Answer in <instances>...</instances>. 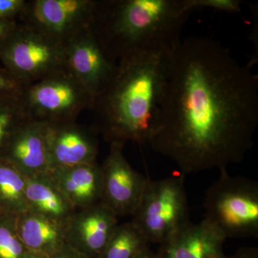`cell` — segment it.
Wrapping results in <instances>:
<instances>
[{
	"label": "cell",
	"mask_w": 258,
	"mask_h": 258,
	"mask_svg": "<svg viewBox=\"0 0 258 258\" xmlns=\"http://www.w3.org/2000/svg\"><path fill=\"white\" fill-rule=\"evenodd\" d=\"M168 60L149 142L153 150L184 176L242 162L258 125V76L252 67L206 37L181 40Z\"/></svg>",
	"instance_id": "obj_1"
},
{
	"label": "cell",
	"mask_w": 258,
	"mask_h": 258,
	"mask_svg": "<svg viewBox=\"0 0 258 258\" xmlns=\"http://www.w3.org/2000/svg\"><path fill=\"white\" fill-rule=\"evenodd\" d=\"M168 57L137 54L118 61L113 79L91 109L107 142L149 144L165 91Z\"/></svg>",
	"instance_id": "obj_2"
},
{
	"label": "cell",
	"mask_w": 258,
	"mask_h": 258,
	"mask_svg": "<svg viewBox=\"0 0 258 258\" xmlns=\"http://www.w3.org/2000/svg\"><path fill=\"white\" fill-rule=\"evenodd\" d=\"M192 11L188 0H98L90 30L115 62L137 54L168 55Z\"/></svg>",
	"instance_id": "obj_3"
},
{
	"label": "cell",
	"mask_w": 258,
	"mask_h": 258,
	"mask_svg": "<svg viewBox=\"0 0 258 258\" xmlns=\"http://www.w3.org/2000/svg\"><path fill=\"white\" fill-rule=\"evenodd\" d=\"M205 219L226 239L258 237V184L232 176L227 169L210 186L204 203Z\"/></svg>",
	"instance_id": "obj_4"
},
{
	"label": "cell",
	"mask_w": 258,
	"mask_h": 258,
	"mask_svg": "<svg viewBox=\"0 0 258 258\" xmlns=\"http://www.w3.org/2000/svg\"><path fill=\"white\" fill-rule=\"evenodd\" d=\"M27 119L45 124L76 121L92 108L93 97L64 66L23 86L18 97Z\"/></svg>",
	"instance_id": "obj_5"
},
{
	"label": "cell",
	"mask_w": 258,
	"mask_h": 258,
	"mask_svg": "<svg viewBox=\"0 0 258 258\" xmlns=\"http://www.w3.org/2000/svg\"><path fill=\"white\" fill-rule=\"evenodd\" d=\"M183 174L161 180L147 177L132 222L149 243L163 244L189 224V207Z\"/></svg>",
	"instance_id": "obj_6"
},
{
	"label": "cell",
	"mask_w": 258,
	"mask_h": 258,
	"mask_svg": "<svg viewBox=\"0 0 258 258\" xmlns=\"http://www.w3.org/2000/svg\"><path fill=\"white\" fill-rule=\"evenodd\" d=\"M0 62L25 86L63 68L66 47L42 32L18 23L0 47Z\"/></svg>",
	"instance_id": "obj_7"
},
{
	"label": "cell",
	"mask_w": 258,
	"mask_h": 258,
	"mask_svg": "<svg viewBox=\"0 0 258 258\" xmlns=\"http://www.w3.org/2000/svg\"><path fill=\"white\" fill-rule=\"evenodd\" d=\"M98 0H26L18 23L61 45L90 30Z\"/></svg>",
	"instance_id": "obj_8"
},
{
	"label": "cell",
	"mask_w": 258,
	"mask_h": 258,
	"mask_svg": "<svg viewBox=\"0 0 258 258\" xmlns=\"http://www.w3.org/2000/svg\"><path fill=\"white\" fill-rule=\"evenodd\" d=\"M124 144L112 143L101 165V202L117 217L134 215L143 195L147 177L133 169L123 154Z\"/></svg>",
	"instance_id": "obj_9"
},
{
	"label": "cell",
	"mask_w": 258,
	"mask_h": 258,
	"mask_svg": "<svg viewBox=\"0 0 258 258\" xmlns=\"http://www.w3.org/2000/svg\"><path fill=\"white\" fill-rule=\"evenodd\" d=\"M117 63L106 55L90 30L66 45V68L94 99L111 82Z\"/></svg>",
	"instance_id": "obj_10"
},
{
	"label": "cell",
	"mask_w": 258,
	"mask_h": 258,
	"mask_svg": "<svg viewBox=\"0 0 258 258\" xmlns=\"http://www.w3.org/2000/svg\"><path fill=\"white\" fill-rule=\"evenodd\" d=\"M118 225V217L98 202L77 210L66 224L69 245L91 258H99Z\"/></svg>",
	"instance_id": "obj_11"
},
{
	"label": "cell",
	"mask_w": 258,
	"mask_h": 258,
	"mask_svg": "<svg viewBox=\"0 0 258 258\" xmlns=\"http://www.w3.org/2000/svg\"><path fill=\"white\" fill-rule=\"evenodd\" d=\"M46 145L50 170L97 161L96 137L76 121L47 124Z\"/></svg>",
	"instance_id": "obj_12"
},
{
	"label": "cell",
	"mask_w": 258,
	"mask_h": 258,
	"mask_svg": "<svg viewBox=\"0 0 258 258\" xmlns=\"http://www.w3.org/2000/svg\"><path fill=\"white\" fill-rule=\"evenodd\" d=\"M46 128L45 123L25 120L8 139L0 157L11 163L25 176L47 174L50 166Z\"/></svg>",
	"instance_id": "obj_13"
},
{
	"label": "cell",
	"mask_w": 258,
	"mask_h": 258,
	"mask_svg": "<svg viewBox=\"0 0 258 258\" xmlns=\"http://www.w3.org/2000/svg\"><path fill=\"white\" fill-rule=\"evenodd\" d=\"M226 238L215 227L203 220L189 222L161 244V258H228L224 254Z\"/></svg>",
	"instance_id": "obj_14"
},
{
	"label": "cell",
	"mask_w": 258,
	"mask_h": 258,
	"mask_svg": "<svg viewBox=\"0 0 258 258\" xmlns=\"http://www.w3.org/2000/svg\"><path fill=\"white\" fill-rule=\"evenodd\" d=\"M48 175L76 211L101 201V168L97 161L55 168Z\"/></svg>",
	"instance_id": "obj_15"
},
{
	"label": "cell",
	"mask_w": 258,
	"mask_h": 258,
	"mask_svg": "<svg viewBox=\"0 0 258 258\" xmlns=\"http://www.w3.org/2000/svg\"><path fill=\"white\" fill-rule=\"evenodd\" d=\"M17 232L32 252L48 258L68 244L66 225L30 211L15 218Z\"/></svg>",
	"instance_id": "obj_16"
},
{
	"label": "cell",
	"mask_w": 258,
	"mask_h": 258,
	"mask_svg": "<svg viewBox=\"0 0 258 258\" xmlns=\"http://www.w3.org/2000/svg\"><path fill=\"white\" fill-rule=\"evenodd\" d=\"M25 197L29 211L63 225H66L76 212L48 173L26 176Z\"/></svg>",
	"instance_id": "obj_17"
},
{
	"label": "cell",
	"mask_w": 258,
	"mask_h": 258,
	"mask_svg": "<svg viewBox=\"0 0 258 258\" xmlns=\"http://www.w3.org/2000/svg\"><path fill=\"white\" fill-rule=\"evenodd\" d=\"M25 186L26 176L0 157V213L17 217L29 211Z\"/></svg>",
	"instance_id": "obj_18"
},
{
	"label": "cell",
	"mask_w": 258,
	"mask_h": 258,
	"mask_svg": "<svg viewBox=\"0 0 258 258\" xmlns=\"http://www.w3.org/2000/svg\"><path fill=\"white\" fill-rule=\"evenodd\" d=\"M149 244L132 221L118 225L99 258H134L149 249Z\"/></svg>",
	"instance_id": "obj_19"
},
{
	"label": "cell",
	"mask_w": 258,
	"mask_h": 258,
	"mask_svg": "<svg viewBox=\"0 0 258 258\" xmlns=\"http://www.w3.org/2000/svg\"><path fill=\"white\" fill-rule=\"evenodd\" d=\"M15 218L0 213V258H42L32 252L20 238Z\"/></svg>",
	"instance_id": "obj_20"
},
{
	"label": "cell",
	"mask_w": 258,
	"mask_h": 258,
	"mask_svg": "<svg viewBox=\"0 0 258 258\" xmlns=\"http://www.w3.org/2000/svg\"><path fill=\"white\" fill-rule=\"evenodd\" d=\"M26 120L18 97L0 100V153L13 132Z\"/></svg>",
	"instance_id": "obj_21"
},
{
	"label": "cell",
	"mask_w": 258,
	"mask_h": 258,
	"mask_svg": "<svg viewBox=\"0 0 258 258\" xmlns=\"http://www.w3.org/2000/svg\"><path fill=\"white\" fill-rule=\"evenodd\" d=\"M192 10L212 9L227 13H238L241 9V2L238 0H188Z\"/></svg>",
	"instance_id": "obj_22"
},
{
	"label": "cell",
	"mask_w": 258,
	"mask_h": 258,
	"mask_svg": "<svg viewBox=\"0 0 258 258\" xmlns=\"http://www.w3.org/2000/svg\"><path fill=\"white\" fill-rule=\"evenodd\" d=\"M23 86L7 71L0 62V100L17 98Z\"/></svg>",
	"instance_id": "obj_23"
},
{
	"label": "cell",
	"mask_w": 258,
	"mask_h": 258,
	"mask_svg": "<svg viewBox=\"0 0 258 258\" xmlns=\"http://www.w3.org/2000/svg\"><path fill=\"white\" fill-rule=\"evenodd\" d=\"M26 0H0V20H18Z\"/></svg>",
	"instance_id": "obj_24"
},
{
	"label": "cell",
	"mask_w": 258,
	"mask_h": 258,
	"mask_svg": "<svg viewBox=\"0 0 258 258\" xmlns=\"http://www.w3.org/2000/svg\"><path fill=\"white\" fill-rule=\"evenodd\" d=\"M18 21L13 19L0 20V47L18 26Z\"/></svg>",
	"instance_id": "obj_25"
},
{
	"label": "cell",
	"mask_w": 258,
	"mask_h": 258,
	"mask_svg": "<svg viewBox=\"0 0 258 258\" xmlns=\"http://www.w3.org/2000/svg\"><path fill=\"white\" fill-rule=\"evenodd\" d=\"M48 258H91L86 254L81 253L77 249L71 247L69 244L64 246L58 252L52 254Z\"/></svg>",
	"instance_id": "obj_26"
},
{
	"label": "cell",
	"mask_w": 258,
	"mask_h": 258,
	"mask_svg": "<svg viewBox=\"0 0 258 258\" xmlns=\"http://www.w3.org/2000/svg\"><path fill=\"white\" fill-rule=\"evenodd\" d=\"M228 258H258V249L255 247H244Z\"/></svg>",
	"instance_id": "obj_27"
},
{
	"label": "cell",
	"mask_w": 258,
	"mask_h": 258,
	"mask_svg": "<svg viewBox=\"0 0 258 258\" xmlns=\"http://www.w3.org/2000/svg\"><path fill=\"white\" fill-rule=\"evenodd\" d=\"M134 258H161L160 256L158 254L154 253L152 252L150 249H147L145 251H144L142 253L139 254L137 257Z\"/></svg>",
	"instance_id": "obj_28"
}]
</instances>
